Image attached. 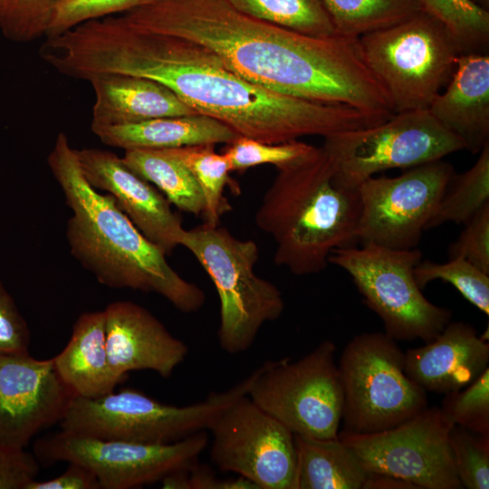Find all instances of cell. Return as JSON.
I'll list each match as a JSON object with an SVG mask.
<instances>
[{"mask_svg": "<svg viewBox=\"0 0 489 489\" xmlns=\"http://www.w3.org/2000/svg\"><path fill=\"white\" fill-rule=\"evenodd\" d=\"M64 65L70 77L89 81L128 74L170 89L197 113L216 119L239 136L277 144L374 126L379 115L303 100L254 84L202 44L139 29L121 16L88 21L68 36Z\"/></svg>", "mask_w": 489, "mask_h": 489, "instance_id": "1", "label": "cell"}, {"mask_svg": "<svg viewBox=\"0 0 489 489\" xmlns=\"http://www.w3.org/2000/svg\"><path fill=\"white\" fill-rule=\"evenodd\" d=\"M121 17L139 29L202 44L273 91L372 114L390 110L358 38L299 34L249 16L227 0H157Z\"/></svg>", "mask_w": 489, "mask_h": 489, "instance_id": "2", "label": "cell"}, {"mask_svg": "<svg viewBox=\"0 0 489 489\" xmlns=\"http://www.w3.org/2000/svg\"><path fill=\"white\" fill-rule=\"evenodd\" d=\"M47 163L72 216L66 238L72 255L97 281L112 289L155 292L185 313L199 311L204 291L184 279L118 206L85 179L67 136L60 132Z\"/></svg>", "mask_w": 489, "mask_h": 489, "instance_id": "3", "label": "cell"}, {"mask_svg": "<svg viewBox=\"0 0 489 489\" xmlns=\"http://www.w3.org/2000/svg\"><path fill=\"white\" fill-rule=\"evenodd\" d=\"M276 168L255 224L273 239L276 264L299 276L321 273L335 249L358 241V189L336 181L321 147Z\"/></svg>", "mask_w": 489, "mask_h": 489, "instance_id": "4", "label": "cell"}, {"mask_svg": "<svg viewBox=\"0 0 489 489\" xmlns=\"http://www.w3.org/2000/svg\"><path fill=\"white\" fill-rule=\"evenodd\" d=\"M263 365L227 390L187 406L164 404L136 389L99 398L74 397L59 422L74 434L143 444H168L207 431L235 401L248 395Z\"/></svg>", "mask_w": 489, "mask_h": 489, "instance_id": "5", "label": "cell"}, {"mask_svg": "<svg viewBox=\"0 0 489 489\" xmlns=\"http://www.w3.org/2000/svg\"><path fill=\"white\" fill-rule=\"evenodd\" d=\"M179 245L196 257L216 287L221 349L229 354L246 351L263 325L279 319L284 311L281 291L254 272L259 258L256 243L205 223L185 229Z\"/></svg>", "mask_w": 489, "mask_h": 489, "instance_id": "6", "label": "cell"}, {"mask_svg": "<svg viewBox=\"0 0 489 489\" xmlns=\"http://www.w3.org/2000/svg\"><path fill=\"white\" fill-rule=\"evenodd\" d=\"M358 43L395 113L428 110L449 82L461 54L446 27L424 11L362 35Z\"/></svg>", "mask_w": 489, "mask_h": 489, "instance_id": "7", "label": "cell"}, {"mask_svg": "<svg viewBox=\"0 0 489 489\" xmlns=\"http://www.w3.org/2000/svg\"><path fill=\"white\" fill-rule=\"evenodd\" d=\"M337 364L343 391L344 430H386L428 407L427 392L405 372L404 351L385 331L355 335Z\"/></svg>", "mask_w": 489, "mask_h": 489, "instance_id": "8", "label": "cell"}, {"mask_svg": "<svg viewBox=\"0 0 489 489\" xmlns=\"http://www.w3.org/2000/svg\"><path fill=\"white\" fill-rule=\"evenodd\" d=\"M422 260L417 248L392 249L362 243L335 249L329 264L352 279L363 302L381 320L395 340L424 343L434 340L451 321V310L428 301L414 277Z\"/></svg>", "mask_w": 489, "mask_h": 489, "instance_id": "9", "label": "cell"}, {"mask_svg": "<svg viewBox=\"0 0 489 489\" xmlns=\"http://www.w3.org/2000/svg\"><path fill=\"white\" fill-rule=\"evenodd\" d=\"M321 147L336 181L352 189L380 172L408 169L465 149L428 110L396 112L374 126L328 135Z\"/></svg>", "mask_w": 489, "mask_h": 489, "instance_id": "10", "label": "cell"}, {"mask_svg": "<svg viewBox=\"0 0 489 489\" xmlns=\"http://www.w3.org/2000/svg\"><path fill=\"white\" fill-rule=\"evenodd\" d=\"M336 351L325 340L298 360H267L247 396L294 435L335 438L343 410Z\"/></svg>", "mask_w": 489, "mask_h": 489, "instance_id": "11", "label": "cell"}, {"mask_svg": "<svg viewBox=\"0 0 489 489\" xmlns=\"http://www.w3.org/2000/svg\"><path fill=\"white\" fill-rule=\"evenodd\" d=\"M207 442L206 431L174 443L143 444L95 438L62 429L39 438L34 455L44 465L65 461L86 466L98 478L101 489H130L190 469Z\"/></svg>", "mask_w": 489, "mask_h": 489, "instance_id": "12", "label": "cell"}, {"mask_svg": "<svg viewBox=\"0 0 489 489\" xmlns=\"http://www.w3.org/2000/svg\"><path fill=\"white\" fill-rule=\"evenodd\" d=\"M453 425L438 407H427L401 424L374 433L342 429L338 437L363 468L407 480L418 489H462L449 446Z\"/></svg>", "mask_w": 489, "mask_h": 489, "instance_id": "13", "label": "cell"}, {"mask_svg": "<svg viewBox=\"0 0 489 489\" xmlns=\"http://www.w3.org/2000/svg\"><path fill=\"white\" fill-rule=\"evenodd\" d=\"M455 174L442 159L408 168L397 177H371L358 187V241L392 249H413L427 230Z\"/></svg>", "mask_w": 489, "mask_h": 489, "instance_id": "14", "label": "cell"}, {"mask_svg": "<svg viewBox=\"0 0 489 489\" xmlns=\"http://www.w3.org/2000/svg\"><path fill=\"white\" fill-rule=\"evenodd\" d=\"M209 431L211 460L219 470L235 473L258 489H295L294 434L247 395L225 409Z\"/></svg>", "mask_w": 489, "mask_h": 489, "instance_id": "15", "label": "cell"}, {"mask_svg": "<svg viewBox=\"0 0 489 489\" xmlns=\"http://www.w3.org/2000/svg\"><path fill=\"white\" fill-rule=\"evenodd\" d=\"M75 395L50 360L0 353V446L22 450L63 417Z\"/></svg>", "mask_w": 489, "mask_h": 489, "instance_id": "16", "label": "cell"}, {"mask_svg": "<svg viewBox=\"0 0 489 489\" xmlns=\"http://www.w3.org/2000/svg\"><path fill=\"white\" fill-rule=\"evenodd\" d=\"M82 172L95 189L106 191L136 227L164 254L179 245L185 231L181 217L167 197L131 170L115 153L75 149Z\"/></svg>", "mask_w": 489, "mask_h": 489, "instance_id": "17", "label": "cell"}, {"mask_svg": "<svg viewBox=\"0 0 489 489\" xmlns=\"http://www.w3.org/2000/svg\"><path fill=\"white\" fill-rule=\"evenodd\" d=\"M106 349L114 373L125 379L132 370H153L170 378L188 354L187 344L141 305L110 302L104 309Z\"/></svg>", "mask_w": 489, "mask_h": 489, "instance_id": "18", "label": "cell"}, {"mask_svg": "<svg viewBox=\"0 0 489 489\" xmlns=\"http://www.w3.org/2000/svg\"><path fill=\"white\" fill-rule=\"evenodd\" d=\"M404 353L406 374L427 393L460 390L489 368L488 339L463 321H450L434 340Z\"/></svg>", "mask_w": 489, "mask_h": 489, "instance_id": "19", "label": "cell"}, {"mask_svg": "<svg viewBox=\"0 0 489 489\" xmlns=\"http://www.w3.org/2000/svg\"><path fill=\"white\" fill-rule=\"evenodd\" d=\"M471 153L489 142V55L461 53L446 90L428 108Z\"/></svg>", "mask_w": 489, "mask_h": 489, "instance_id": "20", "label": "cell"}, {"mask_svg": "<svg viewBox=\"0 0 489 489\" xmlns=\"http://www.w3.org/2000/svg\"><path fill=\"white\" fill-rule=\"evenodd\" d=\"M89 82L95 95L91 125H121L197 113L167 86L150 79L102 74Z\"/></svg>", "mask_w": 489, "mask_h": 489, "instance_id": "21", "label": "cell"}, {"mask_svg": "<svg viewBox=\"0 0 489 489\" xmlns=\"http://www.w3.org/2000/svg\"><path fill=\"white\" fill-rule=\"evenodd\" d=\"M91 129L103 144L124 150L229 144L239 136L225 123L197 113L121 125H91Z\"/></svg>", "mask_w": 489, "mask_h": 489, "instance_id": "22", "label": "cell"}, {"mask_svg": "<svg viewBox=\"0 0 489 489\" xmlns=\"http://www.w3.org/2000/svg\"><path fill=\"white\" fill-rule=\"evenodd\" d=\"M53 360L61 379L76 397L99 398L125 380L114 373L109 362L104 310L81 314L67 345Z\"/></svg>", "mask_w": 489, "mask_h": 489, "instance_id": "23", "label": "cell"}, {"mask_svg": "<svg viewBox=\"0 0 489 489\" xmlns=\"http://www.w3.org/2000/svg\"><path fill=\"white\" fill-rule=\"evenodd\" d=\"M297 451L295 489H362L368 472L339 437L294 435Z\"/></svg>", "mask_w": 489, "mask_h": 489, "instance_id": "24", "label": "cell"}, {"mask_svg": "<svg viewBox=\"0 0 489 489\" xmlns=\"http://www.w3.org/2000/svg\"><path fill=\"white\" fill-rule=\"evenodd\" d=\"M136 174L155 185L179 210L203 216V193L191 172L165 149H129L121 158Z\"/></svg>", "mask_w": 489, "mask_h": 489, "instance_id": "25", "label": "cell"}, {"mask_svg": "<svg viewBox=\"0 0 489 489\" xmlns=\"http://www.w3.org/2000/svg\"><path fill=\"white\" fill-rule=\"evenodd\" d=\"M335 33L359 38L423 11L418 0H322Z\"/></svg>", "mask_w": 489, "mask_h": 489, "instance_id": "26", "label": "cell"}, {"mask_svg": "<svg viewBox=\"0 0 489 489\" xmlns=\"http://www.w3.org/2000/svg\"><path fill=\"white\" fill-rule=\"evenodd\" d=\"M180 160L197 182L205 199L203 214L205 223L218 225L223 215L232 209L225 197V188L230 186L238 192V186L229 176L226 158L215 151V145H197L165 149Z\"/></svg>", "mask_w": 489, "mask_h": 489, "instance_id": "27", "label": "cell"}, {"mask_svg": "<svg viewBox=\"0 0 489 489\" xmlns=\"http://www.w3.org/2000/svg\"><path fill=\"white\" fill-rule=\"evenodd\" d=\"M489 205V142L474 166L449 180L427 229L447 222L465 224Z\"/></svg>", "mask_w": 489, "mask_h": 489, "instance_id": "28", "label": "cell"}, {"mask_svg": "<svg viewBox=\"0 0 489 489\" xmlns=\"http://www.w3.org/2000/svg\"><path fill=\"white\" fill-rule=\"evenodd\" d=\"M240 12L299 34H336L322 0H227Z\"/></svg>", "mask_w": 489, "mask_h": 489, "instance_id": "29", "label": "cell"}, {"mask_svg": "<svg viewBox=\"0 0 489 489\" xmlns=\"http://www.w3.org/2000/svg\"><path fill=\"white\" fill-rule=\"evenodd\" d=\"M453 35L461 53H487L489 11L473 0H418Z\"/></svg>", "mask_w": 489, "mask_h": 489, "instance_id": "30", "label": "cell"}, {"mask_svg": "<svg viewBox=\"0 0 489 489\" xmlns=\"http://www.w3.org/2000/svg\"><path fill=\"white\" fill-rule=\"evenodd\" d=\"M414 277L421 290L435 280L452 284L471 304L489 315V274L463 257L450 258L444 264L421 260L414 269Z\"/></svg>", "mask_w": 489, "mask_h": 489, "instance_id": "31", "label": "cell"}, {"mask_svg": "<svg viewBox=\"0 0 489 489\" xmlns=\"http://www.w3.org/2000/svg\"><path fill=\"white\" fill-rule=\"evenodd\" d=\"M440 409L453 426L489 435V368L467 387L446 394Z\"/></svg>", "mask_w": 489, "mask_h": 489, "instance_id": "32", "label": "cell"}, {"mask_svg": "<svg viewBox=\"0 0 489 489\" xmlns=\"http://www.w3.org/2000/svg\"><path fill=\"white\" fill-rule=\"evenodd\" d=\"M449 446L458 479L466 489L489 488V435L453 426Z\"/></svg>", "mask_w": 489, "mask_h": 489, "instance_id": "33", "label": "cell"}, {"mask_svg": "<svg viewBox=\"0 0 489 489\" xmlns=\"http://www.w3.org/2000/svg\"><path fill=\"white\" fill-rule=\"evenodd\" d=\"M312 148V145L299 140L270 144L238 136L226 144L222 154L232 172L264 164L277 168L307 154Z\"/></svg>", "mask_w": 489, "mask_h": 489, "instance_id": "34", "label": "cell"}, {"mask_svg": "<svg viewBox=\"0 0 489 489\" xmlns=\"http://www.w3.org/2000/svg\"><path fill=\"white\" fill-rule=\"evenodd\" d=\"M62 0H6L0 30L9 41L28 43L44 36L50 18Z\"/></svg>", "mask_w": 489, "mask_h": 489, "instance_id": "35", "label": "cell"}, {"mask_svg": "<svg viewBox=\"0 0 489 489\" xmlns=\"http://www.w3.org/2000/svg\"><path fill=\"white\" fill-rule=\"evenodd\" d=\"M157 0H62L48 23L46 38L58 36L85 22L149 5Z\"/></svg>", "mask_w": 489, "mask_h": 489, "instance_id": "36", "label": "cell"}, {"mask_svg": "<svg viewBox=\"0 0 489 489\" xmlns=\"http://www.w3.org/2000/svg\"><path fill=\"white\" fill-rule=\"evenodd\" d=\"M448 247L449 259L463 257L489 274V205L479 210Z\"/></svg>", "mask_w": 489, "mask_h": 489, "instance_id": "37", "label": "cell"}, {"mask_svg": "<svg viewBox=\"0 0 489 489\" xmlns=\"http://www.w3.org/2000/svg\"><path fill=\"white\" fill-rule=\"evenodd\" d=\"M30 341L28 324L0 281V353L27 352Z\"/></svg>", "mask_w": 489, "mask_h": 489, "instance_id": "38", "label": "cell"}, {"mask_svg": "<svg viewBox=\"0 0 489 489\" xmlns=\"http://www.w3.org/2000/svg\"><path fill=\"white\" fill-rule=\"evenodd\" d=\"M39 471L34 454L0 446V489H25Z\"/></svg>", "mask_w": 489, "mask_h": 489, "instance_id": "39", "label": "cell"}, {"mask_svg": "<svg viewBox=\"0 0 489 489\" xmlns=\"http://www.w3.org/2000/svg\"><path fill=\"white\" fill-rule=\"evenodd\" d=\"M25 489H101L96 475L86 466L69 462L66 471L51 480L32 481Z\"/></svg>", "mask_w": 489, "mask_h": 489, "instance_id": "40", "label": "cell"}, {"mask_svg": "<svg viewBox=\"0 0 489 489\" xmlns=\"http://www.w3.org/2000/svg\"><path fill=\"white\" fill-rule=\"evenodd\" d=\"M187 489H258L251 481L237 478L220 479L206 466L197 463L187 472Z\"/></svg>", "mask_w": 489, "mask_h": 489, "instance_id": "41", "label": "cell"}, {"mask_svg": "<svg viewBox=\"0 0 489 489\" xmlns=\"http://www.w3.org/2000/svg\"><path fill=\"white\" fill-rule=\"evenodd\" d=\"M362 489H418V487L394 475L368 472Z\"/></svg>", "mask_w": 489, "mask_h": 489, "instance_id": "42", "label": "cell"}, {"mask_svg": "<svg viewBox=\"0 0 489 489\" xmlns=\"http://www.w3.org/2000/svg\"><path fill=\"white\" fill-rule=\"evenodd\" d=\"M484 9L489 11V0H473Z\"/></svg>", "mask_w": 489, "mask_h": 489, "instance_id": "43", "label": "cell"}, {"mask_svg": "<svg viewBox=\"0 0 489 489\" xmlns=\"http://www.w3.org/2000/svg\"><path fill=\"white\" fill-rule=\"evenodd\" d=\"M6 0H0V14L5 5Z\"/></svg>", "mask_w": 489, "mask_h": 489, "instance_id": "44", "label": "cell"}]
</instances>
